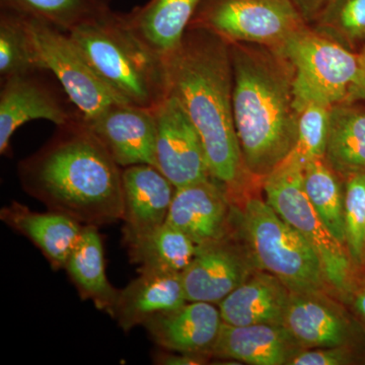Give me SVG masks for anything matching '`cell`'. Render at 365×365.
<instances>
[{"label": "cell", "mask_w": 365, "mask_h": 365, "mask_svg": "<svg viewBox=\"0 0 365 365\" xmlns=\"http://www.w3.org/2000/svg\"><path fill=\"white\" fill-rule=\"evenodd\" d=\"M163 61L168 91L202 139L211 178L239 202L249 174L235 127L230 43L203 26H189L179 49Z\"/></svg>", "instance_id": "obj_1"}, {"label": "cell", "mask_w": 365, "mask_h": 365, "mask_svg": "<svg viewBox=\"0 0 365 365\" xmlns=\"http://www.w3.org/2000/svg\"><path fill=\"white\" fill-rule=\"evenodd\" d=\"M120 168L78 116L21 160L18 175L24 191L48 210L98 227L123 218Z\"/></svg>", "instance_id": "obj_2"}, {"label": "cell", "mask_w": 365, "mask_h": 365, "mask_svg": "<svg viewBox=\"0 0 365 365\" xmlns=\"http://www.w3.org/2000/svg\"><path fill=\"white\" fill-rule=\"evenodd\" d=\"M230 45L235 131L247 172L263 181L297 144L292 67L274 51Z\"/></svg>", "instance_id": "obj_3"}, {"label": "cell", "mask_w": 365, "mask_h": 365, "mask_svg": "<svg viewBox=\"0 0 365 365\" xmlns=\"http://www.w3.org/2000/svg\"><path fill=\"white\" fill-rule=\"evenodd\" d=\"M69 37L96 73L129 104L155 109L168 95L165 61L112 13L72 29Z\"/></svg>", "instance_id": "obj_4"}, {"label": "cell", "mask_w": 365, "mask_h": 365, "mask_svg": "<svg viewBox=\"0 0 365 365\" xmlns=\"http://www.w3.org/2000/svg\"><path fill=\"white\" fill-rule=\"evenodd\" d=\"M235 225L259 269L279 278L292 292H328L318 254L266 200L242 197L235 203Z\"/></svg>", "instance_id": "obj_5"}, {"label": "cell", "mask_w": 365, "mask_h": 365, "mask_svg": "<svg viewBox=\"0 0 365 365\" xmlns=\"http://www.w3.org/2000/svg\"><path fill=\"white\" fill-rule=\"evenodd\" d=\"M304 167L294 155L263 180L266 202L282 220L307 240L318 254L330 289L343 302L360 274L353 265L344 245L327 228L307 198Z\"/></svg>", "instance_id": "obj_6"}, {"label": "cell", "mask_w": 365, "mask_h": 365, "mask_svg": "<svg viewBox=\"0 0 365 365\" xmlns=\"http://www.w3.org/2000/svg\"><path fill=\"white\" fill-rule=\"evenodd\" d=\"M272 49L292 67L297 112L311 103L333 107L350 102L359 76V54L306 26Z\"/></svg>", "instance_id": "obj_7"}, {"label": "cell", "mask_w": 365, "mask_h": 365, "mask_svg": "<svg viewBox=\"0 0 365 365\" xmlns=\"http://www.w3.org/2000/svg\"><path fill=\"white\" fill-rule=\"evenodd\" d=\"M26 16L43 69L52 72L86 122L113 106L128 103L96 73L68 33Z\"/></svg>", "instance_id": "obj_8"}, {"label": "cell", "mask_w": 365, "mask_h": 365, "mask_svg": "<svg viewBox=\"0 0 365 365\" xmlns=\"http://www.w3.org/2000/svg\"><path fill=\"white\" fill-rule=\"evenodd\" d=\"M195 26L228 43L277 47L304 28V19L292 0H202Z\"/></svg>", "instance_id": "obj_9"}, {"label": "cell", "mask_w": 365, "mask_h": 365, "mask_svg": "<svg viewBox=\"0 0 365 365\" xmlns=\"http://www.w3.org/2000/svg\"><path fill=\"white\" fill-rule=\"evenodd\" d=\"M257 270L261 269L237 230L220 241L198 246L182 273L187 302L218 304Z\"/></svg>", "instance_id": "obj_10"}, {"label": "cell", "mask_w": 365, "mask_h": 365, "mask_svg": "<svg viewBox=\"0 0 365 365\" xmlns=\"http://www.w3.org/2000/svg\"><path fill=\"white\" fill-rule=\"evenodd\" d=\"M157 168L175 188L212 179L202 139L176 96L168 95L155 109Z\"/></svg>", "instance_id": "obj_11"}, {"label": "cell", "mask_w": 365, "mask_h": 365, "mask_svg": "<svg viewBox=\"0 0 365 365\" xmlns=\"http://www.w3.org/2000/svg\"><path fill=\"white\" fill-rule=\"evenodd\" d=\"M343 304L330 299L327 292H292L283 326L302 349L341 345L364 347V330Z\"/></svg>", "instance_id": "obj_12"}, {"label": "cell", "mask_w": 365, "mask_h": 365, "mask_svg": "<svg viewBox=\"0 0 365 365\" xmlns=\"http://www.w3.org/2000/svg\"><path fill=\"white\" fill-rule=\"evenodd\" d=\"M167 222L202 246L237 230L235 204L222 185L204 180L176 189Z\"/></svg>", "instance_id": "obj_13"}, {"label": "cell", "mask_w": 365, "mask_h": 365, "mask_svg": "<svg viewBox=\"0 0 365 365\" xmlns=\"http://www.w3.org/2000/svg\"><path fill=\"white\" fill-rule=\"evenodd\" d=\"M86 123L119 167L150 165L157 168L155 109L128 103L117 104Z\"/></svg>", "instance_id": "obj_14"}, {"label": "cell", "mask_w": 365, "mask_h": 365, "mask_svg": "<svg viewBox=\"0 0 365 365\" xmlns=\"http://www.w3.org/2000/svg\"><path fill=\"white\" fill-rule=\"evenodd\" d=\"M20 74L2 81L0 93V153L6 155L14 132L26 122L48 120L57 126L67 124L74 115L54 91L36 78Z\"/></svg>", "instance_id": "obj_15"}, {"label": "cell", "mask_w": 365, "mask_h": 365, "mask_svg": "<svg viewBox=\"0 0 365 365\" xmlns=\"http://www.w3.org/2000/svg\"><path fill=\"white\" fill-rule=\"evenodd\" d=\"M222 323L217 304L187 302L148 319L143 327L163 349L211 357Z\"/></svg>", "instance_id": "obj_16"}, {"label": "cell", "mask_w": 365, "mask_h": 365, "mask_svg": "<svg viewBox=\"0 0 365 365\" xmlns=\"http://www.w3.org/2000/svg\"><path fill=\"white\" fill-rule=\"evenodd\" d=\"M175 191L174 185L153 165L125 168L122 170L123 242L165 225Z\"/></svg>", "instance_id": "obj_17"}, {"label": "cell", "mask_w": 365, "mask_h": 365, "mask_svg": "<svg viewBox=\"0 0 365 365\" xmlns=\"http://www.w3.org/2000/svg\"><path fill=\"white\" fill-rule=\"evenodd\" d=\"M302 350L283 325L222 323L211 357L251 365H288Z\"/></svg>", "instance_id": "obj_18"}, {"label": "cell", "mask_w": 365, "mask_h": 365, "mask_svg": "<svg viewBox=\"0 0 365 365\" xmlns=\"http://www.w3.org/2000/svg\"><path fill=\"white\" fill-rule=\"evenodd\" d=\"M186 302L181 273L144 271L119 289L111 317L124 332H129L134 327L143 326L153 317Z\"/></svg>", "instance_id": "obj_19"}, {"label": "cell", "mask_w": 365, "mask_h": 365, "mask_svg": "<svg viewBox=\"0 0 365 365\" xmlns=\"http://www.w3.org/2000/svg\"><path fill=\"white\" fill-rule=\"evenodd\" d=\"M0 220L30 240L55 271L66 268L83 227L81 223L62 213L51 210L38 212L16 201L1 208Z\"/></svg>", "instance_id": "obj_20"}, {"label": "cell", "mask_w": 365, "mask_h": 365, "mask_svg": "<svg viewBox=\"0 0 365 365\" xmlns=\"http://www.w3.org/2000/svg\"><path fill=\"white\" fill-rule=\"evenodd\" d=\"M290 294L279 278L257 270L217 306L227 325H283Z\"/></svg>", "instance_id": "obj_21"}, {"label": "cell", "mask_w": 365, "mask_h": 365, "mask_svg": "<svg viewBox=\"0 0 365 365\" xmlns=\"http://www.w3.org/2000/svg\"><path fill=\"white\" fill-rule=\"evenodd\" d=\"M202 0H150L124 19L144 44L163 60L179 49Z\"/></svg>", "instance_id": "obj_22"}, {"label": "cell", "mask_w": 365, "mask_h": 365, "mask_svg": "<svg viewBox=\"0 0 365 365\" xmlns=\"http://www.w3.org/2000/svg\"><path fill=\"white\" fill-rule=\"evenodd\" d=\"M64 269L81 299L91 300L98 309L111 316L119 289L106 274L104 246L98 227L83 225Z\"/></svg>", "instance_id": "obj_23"}, {"label": "cell", "mask_w": 365, "mask_h": 365, "mask_svg": "<svg viewBox=\"0 0 365 365\" xmlns=\"http://www.w3.org/2000/svg\"><path fill=\"white\" fill-rule=\"evenodd\" d=\"M124 244L138 272L182 274L198 251L195 242L168 222Z\"/></svg>", "instance_id": "obj_24"}, {"label": "cell", "mask_w": 365, "mask_h": 365, "mask_svg": "<svg viewBox=\"0 0 365 365\" xmlns=\"http://www.w3.org/2000/svg\"><path fill=\"white\" fill-rule=\"evenodd\" d=\"M340 103L330 112L325 160L342 179L365 174V108Z\"/></svg>", "instance_id": "obj_25"}, {"label": "cell", "mask_w": 365, "mask_h": 365, "mask_svg": "<svg viewBox=\"0 0 365 365\" xmlns=\"http://www.w3.org/2000/svg\"><path fill=\"white\" fill-rule=\"evenodd\" d=\"M44 71L34 43L28 16L1 2L0 13V76L1 79Z\"/></svg>", "instance_id": "obj_26"}, {"label": "cell", "mask_w": 365, "mask_h": 365, "mask_svg": "<svg viewBox=\"0 0 365 365\" xmlns=\"http://www.w3.org/2000/svg\"><path fill=\"white\" fill-rule=\"evenodd\" d=\"M304 187L322 222L345 246L344 180L325 158H317L304 167Z\"/></svg>", "instance_id": "obj_27"}, {"label": "cell", "mask_w": 365, "mask_h": 365, "mask_svg": "<svg viewBox=\"0 0 365 365\" xmlns=\"http://www.w3.org/2000/svg\"><path fill=\"white\" fill-rule=\"evenodd\" d=\"M111 0H1L63 32L109 13Z\"/></svg>", "instance_id": "obj_28"}, {"label": "cell", "mask_w": 365, "mask_h": 365, "mask_svg": "<svg viewBox=\"0 0 365 365\" xmlns=\"http://www.w3.org/2000/svg\"><path fill=\"white\" fill-rule=\"evenodd\" d=\"M343 180L345 247L355 268L365 271V174Z\"/></svg>", "instance_id": "obj_29"}, {"label": "cell", "mask_w": 365, "mask_h": 365, "mask_svg": "<svg viewBox=\"0 0 365 365\" xmlns=\"http://www.w3.org/2000/svg\"><path fill=\"white\" fill-rule=\"evenodd\" d=\"M331 108L311 103L299 113L297 144L290 155L304 165L309 160L325 158Z\"/></svg>", "instance_id": "obj_30"}, {"label": "cell", "mask_w": 365, "mask_h": 365, "mask_svg": "<svg viewBox=\"0 0 365 365\" xmlns=\"http://www.w3.org/2000/svg\"><path fill=\"white\" fill-rule=\"evenodd\" d=\"M317 20L325 33L348 42H365V0H332Z\"/></svg>", "instance_id": "obj_31"}, {"label": "cell", "mask_w": 365, "mask_h": 365, "mask_svg": "<svg viewBox=\"0 0 365 365\" xmlns=\"http://www.w3.org/2000/svg\"><path fill=\"white\" fill-rule=\"evenodd\" d=\"M365 364L364 347L353 345L300 350L288 365H350Z\"/></svg>", "instance_id": "obj_32"}, {"label": "cell", "mask_w": 365, "mask_h": 365, "mask_svg": "<svg viewBox=\"0 0 365 365\" xmlns=\"http://www.w3.org/2000/svg\"><path fill=\"white\" fill-rule=\"evenodd\" d=\"M343 304L348 307L365 332V272L360 274L354 281Z\"/></svg>", "instance_id": "obj_33"}, {"label": "cell", "mask_w": 365, "mask_h": 365, "mask_svg": "<svg viewBox=\"0 0 365 365\" xmlns=\"http://www.w3.org/2000/svg\"><path fill=\"white\" fill-rule=\"evenodd\" d=\"M209 356L206 355L190 354L169 351L163 349V351L155 352L153 355V364L158 365H198L207 364Z\"/></svg>", "instance_id": "obj_34"}, {"label": "cell", "mask_w": 365, "mask_h": 365, "mask_svg": "<svg viewBox=\"0 0 365 365\" xmlns=\"http://www.w3.org/2000/svg\"><path fill=\"white\" fill-rule=\"evenodd\" d=\"M292 1L304 16V21H314L318 19L319 14L332 0H292Z\"/></svg>", "instance_id": "obj_35"}, {"label": "cell", "mask_w": 365, "mask_h": 365, "mask_svg": "<svg viewBox=\"0 0 365 365\" xmlns=\"http://www.w3.org/2000/svg\"><path fill=\"white\" fill-rule=\"evenodd\" d=\"M359 71L356 83L353 86L350 102L362 101L365 103V43L362 51L359 53Z\"/></svg>", "instance_id": "obj_36"}]
</instances>
